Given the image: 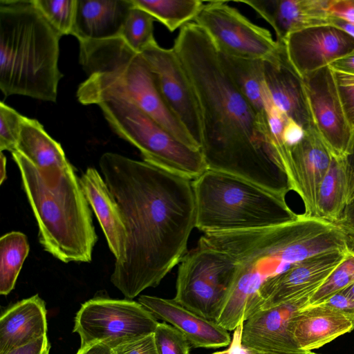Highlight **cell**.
<instances>
[{"label": "cell", "mask_w": 354, "mask_h": 354, "mask_svg": "<svg viewBox=\"0 0 354 354\" xmlns=\"http://www.w3.org/2000/svg\"><path fill=\"white\" fill-rule=\"evenodd\" d=\"M99 167L127 233L124 257L110 279L132 300L159 285L187 252L196 222L192 180L113 152L103 153Z\"/></svg>", "instance_id": "cell-1"}, {"label": "cell", "mask_w": 354, "mask_h": 354, "mask_svg": "<svg viewBox=\"0 0 354 354\" xmlns=\"http://www.w3.org/2000/svg\"><path fill=\"white\" fill-rule=\"evenodd\" d=\"M172 48L198 97L201 151L207 169L243 178L286 197L291 188L268 125L234 83L207 33L196 23L187 24Z\"/></svg>", "instance_id": "cell-2"}, {"label": "cell", "mask_w": 354, "mask_h": 354, "mask_svg": "<svg viewBox=\"0 0 354 354\" xmlns=\"http://www.w3.org/2000/svg\"><path fill=\"white\" fill-rule=\"evenodd\" d=\"M198 241L227 253L239 266L220 310L221 317L233 324L243 319L248 301L265 281L306 259L344 246L337 225L304 214L276 226L204 233Z\"/></svg>", "instance_id": "cell-3"}, {"label": "cell", "mask_w": 354, "mask_h": 354, "mask_svg": "<svg viewBox=\"0 0 354 354\" xmlns=\"http://www.w3.org/2000/svg\"><path fill=\"white\" fill-rule=\"evenodd\" d=\"M62 37L34 0L0 1V89L5 97L56 102Z\"/></svg>", "instance_id": "cell-4"}, {"label": "cell", "mask_w": 354, "mask_h": 354, "mask_svg": "<svg viewBox=\"0 0 354 354\" xmlns=\"http://www.w3.org/2000/svg\"><path fill=\"white\" fill-rule=\"evenodd\" d=\"M79 43L80 63L88 75L77 91L81 104L97 105L110 97L122 99L139 107L182 142L199 148L167 105L141 53L121 37Z\"/></svg>", "instance_id": "cell-5"}, {"label": "cell", "mask_w": 354, "mask_h": 354, "mask_svg": "<svg viewBox=\"0 0 354 354\" xmlns=\"http://www.w3.org/2000/svg\"><path fill=\"white\" fill-rule=\"evenodd\" d=\"M11 153L44 250L65 263L91 262L97 236L91 206L73 165L69 163L59 182L50 187L24 156L17 151Z\"/></svg>", "instance_id": "cell-6"}, {"label": "cell", "mask_w": 354, "mask_h": 354, "mask_svg": "<svg viewBox=\"0 0 354 354\" xmlns=\"http://www.w3.org/2000/svg\"><path fill=\"white\" fill-rule=\"evenodd\" d=\"M192 186L195 227L203 233L276 226L299 216L285 197L230 174L207 169Z\"/></svg>", "instance_id": "cell-7"}, {"label": "cell", "mask_w": 354, "mask_h": 354, "mask_svg": "<svg viewBox=\"0 0 354 354\" xmlns=\"http://www.w3.org/2000/svg\"><path fill=\"white\" fill-rule=\"evenodd\" d=\"M97 105L113 131L136 147L143 161L192 180L207 169L201 149L178 140L134 104L110 97Z\"/></svg>", "instance_id": "cell-8"}, {"label": "cell", "mask_w": 354, "mask_h": 354, "mask_svg": "<svg viewBox=\"0 0 354 354\" xmlns=\"http://www.w3.org/2000/svg\"><path fill=\"white\" fill-rule=\"evenodd\" d=\"M239 266L227 253L200 241L179 263L174 301L214 321L235 280Z\"/></svg>", "instance_id": "cell-9"}, {"label": "cell", "mask_w": 354, "mask_h": 354, "mask_svg": "<svg viewBox=\"0 0 354 354\" xmlns=\"http://www.w3.org/2000/svg\"><path fill=\"white\" fill-rule=\"evenodd\" d=\"M158 323L139 302L96 297L82 305L73 331L80 337V347L102 343L113 349L153 334Z\"/></svg>", "instance_id": "cell-10"}, {"label": "cell", "mask_w": 354, "mask_h": 354, "mask_svg": "<svg viewBox=\"0 0 354 354\" xmlns=\"http://www.w3.org/2000/svg\"><path fill=\"white\" fill-rule=\"evenodd\" d=\"M194 21L207 33L223 55L264 59L278 46L268 30L253 24L227 1L205 3Z\"/></svg>", "instance_id": "cell-11"}, {"label": "cell", "mask_w": 354, "mask_h": 354, "mask_svg": "<svg viewBox=\"0 0 354 354\" xmlns=\"http://www.w3.org/2000/svg\"><path fill=\"white\" fill-rule=\"evenodd\" d=\"M167 105L201 148V111L193 84L175 50L158 43L142 53Z\"/></svg>", "instance_id": "cell-12"}, {"label": "cell", "mask_w": 354, "mask_h": 354, "mask_svg": "<svg viewBox=\"0 0 354 354\" xmlns=\"http://www.w3.org/2000/svg\"><path fill=\"white\" fill-rule=\"evenodd\" d=\"M348 254L334 251L315 255L265 281L248 301L243 321L259 310L314 293Z\"/></svg>", "instance_id": "cell-13"}, {"label": "cell", "mask_w": 354, "mask_h": 354, "mask_svg": "<svg viewBox=\"0 0 354 354\" xmlns=\"http://www.w3.org/2000/svg\"><path fill=\"white\" fill-rule=\"evenodd\" d=\"M302 77L319 135L333 156L344 158L353 129L344 111L333 70L327 66Z\"/></svg>", "instance_id": "cell-14"}, {"label": "cell", "mask_w": 354, "mask_h": 354, "mask_svg": "<svg viewBox=\"0 0 354 354\" xmlns=\"http://www.w3.org/2000/svg\"><path fill=\"white\" fill-rule=\"evenodd\" d=\"M313 293L259 310L243 324L240 344L245 351H299L291 332L295 314L309 305Z\"/></svg>", "instance_id": "cell-15"}, {"label": "cell", "mask_w": 354, "mask_h": 354, "mask_svg": "<svg viewBox=\"0 0 354 354\" xmlns=\"http://www.w3.org/2000/svg\"><path fill=\"white\" fill-rule=\"evenodd\" d=\"M282 42L290 62L301 76L354 53V37L333 25L301 30L290 34Z\"/></svg>", "instance_id": "cell-16"}, {"label": "cell", "mask_w": 354, "mask_h": 354, "mask_svg": "<svg viewBox=\"0 0 354 354\" xmlns=\"http://www.w3.org/2000/svg\"><path fill=\"white\" fill-rule=\"evenodd\" d=\"M277 42L274 53L263 59L264 81L270 96L275 105L304 131L317 130L303 77L290 62L284 43Z\"/></svg>", "instance_id": "cell-17"}, {"label": "cell", "mask_w": 354, "mask_h": 354, "mask_svg": "<svg viewBox=\"0 0 354 354\" xmlns=\"http://www.w3.org/2000/svg\"><path fill=\"white\" fill-rule=\"evenodd\" d=\"M332 156L316 129L304 131L302 138L289 148L290 185L301 198L306 216L316 217L318 188Z\"/></svg>", "instance_id": "cell-18"}, {"label": "cell", "mask_w": 354, "mask_h": 354, "mask_svg": "<svg viewBox=\"0 0 354 354\" xmlns=\"http://www.w3.org/2000/svg\"><path fill=\"white\" fill-rule=\"evenodd\" d=\"M331 0L236 1L252 8L274 29L282 42L291 33L317 26L332 25Z\"/></svg>", "instance_id": "cell-19"}, {"label": "cell", "mask_w": 354, "mask_h": 354, "mask_svg": "<svg viewBox=\"0 0 354 354\" xmlns=\"http://www.w3.org/2000/svg\"><path fill=\"white\" fill-rule=\"evenodd\" d=\"M138 302L156 318L169 323L182 333L194 348H220L231 344L227 330L184 308L174 299L140 295Z\"/></svg>", "instance_id": "cell-20"}, {"label": "cell", "mask_w": 354, "mask_h": 354, "mask_svg": "<svg viewBox=\"0 0 354 354\" xmlns=\"http://www.w3.org/2000/svg\"><path fill=\"white\" fill-rule=\"evenodd\" d=\"M354 328V317L323 304L308 305L291 322V332L299 348L311 351Z\"/></svg>", "instance_id": "cell-21"}, {"label": "cell", "mask_w": 354, "mask_h": 354, "mask_svg": "<svg viewBox=\"0 0 354 354\" xmlns=\"http://www.w3.org/2000/svg\"><path fill=\"white\" fill-rule=\"evenodd\" d=\"M80 178L84 193L102 227L109 248L115 261H120L125 255L127 233L118 204L95 168H87Z\"/></svg>", "instance_id": "cell-22"}, {"label": "cell", "mask_w": 354, "mask_h": 354, "mask_svg": "<svg viewBox=\"0 0 354 354\" xmlns=\"http://www.w3.org/2000/svg\"><path fill=\"white\" fill-rule=\"evenodd\" d=\"M132 0H77L72 35L79 41L120 37Z\"/></svg>", "instance_id": "cell-23"}, {"label": "cell", "mask_w": 354, "mask_h": 354, "mask_svg": "<svg viewBox=\"0 0 354 354\" xmlns=\"http://www.w3.org/2000/svg\"><path fill=\"white\" fill-rule=\"evenodd\" d=\"M44 301L35 295L7 308L0 317V354L30 344L46 335Z\"/></svg>", "instance_id": "cell-24"}, {"label": "cell", "mask_w": 354, "mask_h": 354, "mask_svg": "<svg viewBox=\"0 0 354 354\" xmlns=\"http://www.w3.org/2000/svg\"><path fill=\"white\" fill-rule=\"evenodd\" d=\"M17 151L35 167L50 187L59 182L70 163L61 145L47 133L39 121L27 117L21 124Z\"/></svg>", "instance_id": "cell-25"}, {"label": "cell", "mask_w": 354, "mask_h": 354, "mask_svg": "<svg viewBox=\"0 0 354 354\" xmlns=\"http://www.w3.org/2000/svg\"><path fill=\"white\" fill-rule=\"evenodd\" d=\"M349 199L345 160L333 155L330 166L318 188L316 217L338 224Z\"/></svg>", "instance_id": "cell-26"}, {"label": "cell", "mask_w": 354, "mask_h": 354, "mask_svg": "<svg viewBox=\"0 0 354 354\" xmlns=\"http://www.w3.org/2000/svg\"><path fill=\"white\" fill-rule=\"evenodd\" d=\"M220 54L234 83L260 120L267 124L263 96V59H244Z\"/></svg>", "instance_id": "cell-27"}, {"label": "cell", "mask_w": 354, "mask_h": 354, "mask_svg": "<svg viewBox=\"0 0 354 354\" xmlns=\"http://www.w3.org/2000/svg\"><path fill=\"white\" fill-rule=\"evenodd\" d=\"M132 2L162 24L170 32L194 21L205 3L200 0H132Z\"/></svg>", "instance_id": "cell-28"}, {"label": "cell", "mask_w": 354, "mask_h": 354, "mask_svg": "<svg viewBox=\"0 0 354 354\" xmlns=\"http://www.w3.org/2000/svg\"><path fill=\"white\" fill-rule=\"evenodd\" d=\"M30 250L26 236L13 231L0 239V294L8 295L15 288Z\"/></svg>", "instance_id": "cell-29"}, {"label": "cell", "mask_w": 354, "mask_h": 354, "mask_svg": "<svg viewBox=\"0 0 354 354\" xmlns=\"http://www.w3.org/2000/svg\"><path fill=\"white\" fill-rule=\"evenodd\" d=\"M155 20L147 12L133 5L124 22L120 37L132 50L142 53L157 44L153 35Z\"/></svg>", "instance_id": "cell-30"}, {"label": "cell", "mask_w": 354, "mask_h": 354, "mask_svg": "<svg viewBox=\"0 0 354 354\" xmlns=\"http://www.w3.org/2000/svg\"><path fill=\"white\" fill-rule=\"evenodd\" d=\"M35 4L50 26L62 36L71 35L77 0H34Z\"/></svg>", "instance_id": "cell-31"}, {"label": "cell", "mask_w": 354, "mask_h": 354, "mask_svg": "<svg viewBox=\"0 0 354 354\" xmlns=\"http://www.w3.org/2000/svg\"><path fill=\"white\" fill-rule=\"evenodd\" d=\"M354 283V257H347L332 272L326 281L311 296L309 304L322 303L332 295Z\"/></svg>", "instance_id": "cell-32"}, {"label": "cell", "mask_w": 354, "mask_h": 354, "mask_svg": "<svg viewBox=\"0 0 354 354\" xmlns=\"http://www.w3.org/2000/svg\"><path fill=\"white\" fill-rule=\"evenodd\" d=\"M25 116L1 102L0 103V150L11 153L17 151L21 124Z\"/></svg>", "instance_id": "cell-33"}, {"label": "cell", "mask_w": 354, "mask_h": 354, "mask_svg": "<svg viewBox=\"0 0 354 354\" xmlns=\"http://www.w3.org/2000/svg\"><path fill=\"white\" fill-rule=\"evenodd\" d=\"M153 337L158 354H189V342L171 325L158 323Z\"/></svg>", "instance_id": "cell-34"}, {"label": "cell", "mask_w": 354, "mask_h": 354, "mask_svg": "<svg viewBox=\"0 0 354 354\" xmlns=\"http://www.w3.org/2000/svg\"><path fill=\"white\" fill-rule=\"evenodd\" d=\"M340 100L347 120L354 129V75L334 71Z\"/></svg>", "instance_id": "cell-35"}, {"label": "cell", "mask_w": 354, "mask_h": 354, "mask_svg": "<svg viewBox=\"0 0 354 354\" xmlns=\"http://www.w3.org/2000/svg\"><path fill=\"white\" fill-rule=\"evenodd\" d=\"M112 350L114 354H158L153 333L120 344Z\"/></svg>", "instance_id": "cell-36"}, {"label": "cell", "mask_w": 354, "mask_h": 354, "mask_svg": "<svg viewBox=\"0 0 354 354\" xmlns=\"http://www.w3.org/2000/svg\"><path fill=\"white\" fill-rule=\"evenodd\" d=\"M321 304L333 307L347 315L354 317V298L342 290L332 295Z\"/></svg>", "instance_id": "cell-37"}, {"label": "cell", "mask_w": 354, "mask_h": 354, "mask_svg": "<svg viewBox=\"0 0 354 354\" xmlns=\"http://www.w3.org/2000/svg\"><path fill=\"white\" fill-rule=\"evenodd\" d=\"M329 13L354 25V0H331Z\"/></svg>", "instance_id": "cell-38"}, {"label": "cell", "mask_w": 354, "mask_h": 354, "mask_svg": "<svg viewBox=\"0 0 354 354\" xmlns=\"http://www.w3.org/2000/svg\"><path fill=\"white\" fill-rule=\"evenodd\" d=\"M50 344L47 335L37 340L10 351L6 354H50Z\"/></svg>", "instance_id": "cell-39"}, {"label": "cell", "mask_w": 354, "mask_h": 354, "mask_svg": "<svg viewBox=\"0 0 354 354\" xmlns=\"http://www.w3.org/2000/svg\"><path fill=\"white\" fill-rule=\"evenodd\" d=\"M304 130L294 120L288 118L283 128L282 138L285 146L290 147L297 144L304 136Z\"/></svg>", "instance_id": "cell-40"}, {"label": "cell", "mask_w": 354, "mask_h": 354, "mask_svg": "<svg viewBox=\"0 0 354 354\" xmlns=\"http://www.w3.org/2000/svg\"><path fill=\"white\" fill-rule=\"evenodd\" d=\"M349 188V199L354 196V129L348 152L344 158Z\"/></svg>", "instance_id": "cell-41"}, {"label": "cell", "mask_w": 354, "mask_h": 354, "mask_svg": "<svg viewBox=\"0 0 354 354\" xmlns=\"http://www.w3.org/2000/svg\"><path fill=\"white\" fill-rule=\"evenodd\" d=\"M337 225L344 230L354 232V196L348 201Z\"/></svg>", "instance_id": "cell-42"}, {"label": "cell", "mask_w": 354, "mask_h": 354, "mask_svg": "<svg viewBox=\"0 0 354 354\" xmlns=\"http://www.w3.org/2000/svg\"><path fill=\"white\" fill-rule=\"evenodd\" d=\"M329 66L334 71L354 75V53L333 62Z\"/></svg>", "instance_id": "cell-43"}, {"label": "cell", "mask_w": 354, "mask_h": 354, "mask_svg": "<svg viewBox=\"0 0 354 354\" xmlns=\"http://www.w3.org/2000/svg\"><path fill=\"white\" fill-rule=\"evenodd\" d=\"M76 354H114L112 348L102 344H92L80 347Z\"/></svg>", "instance_id": "cell-44"}, {"label": "cell", "mask_w": 354, "mask_h": 354, "mask_svg": "<svg viewBox=\"0 0 354 354\" xmlns=\"http://www.w3.org/2000/svg\"><path fill=\"white\" fill-rule=\"evenodd\" d=\"M331 24L343 30L353 37H354V25L352 24L335 17H331Z\"/></svg>", "instance_id": "cell-45"}, {"label": "cell", "mask_w": 354, "mask_h": 354, "mask_svg": "<svg viewBox=\"0 0 354 354\" xmlns=\"http://www.w3.org/2000/svg\"><path fill=\"white\" fill-rule=\"evenodd\" d=\"M344 230V229H343ZM345 232V244L347 252L354 257V232L344 230Z\"/></svg>", "instance_id": "cell-46"}, {"label": "cell", "mask_w": 354, "mask_h": 354, "mask_svg": "<svg viewBox=\"0 0 354 354\" xmlns=\"http://www.w3.org/2000/svg\"><path fill=\"white\" fill-rule=\"evenodd\" d=\"M245 351V350H244ZM246 354H317L311 351H281V352H261L256 351H245Z\"/></svg>", "instance_id": "cell-47"}, {"label": "cell", "mask_w": 354, "mask_h": 354, "mask_svg": "<svg viewBox=\"0 0 354 354\" xmlns=\"http://www.w3.org/2000/svg\"><path fill=\"white\" fill-rule=\"evenodd\" d=\"M6 178V157L1 151L0 156V185L3 184Z\"/></svg>", "instance_id": "cell-48"}, {"label": "cell", "mask_w": 354, "mask_h": 354, "mask_svg": "<svg viewBox=\"0 0 354 354\" xmlns=\"http://www.w3.org/2000/svg\"><path fill=\"white\" fill-rule=\"evenodd\" d=\"M342 291H344L345 293H346L350 297L354 298V283L353 284H351L350 286H348V288L343 290Z\"/></svg>", "instance_id": "cell-49"}, {"label": "cell", "mask_w": 354, "mask_h": 354, "mask_svg": "<svg viewBox=\"0 0 354 354\" xmlns=\"http://www.w3.org/2000/svg\"><path fill=\"white\" fill-rule=\"evenodd\" d=\"M234 354H246L245 351L241 348L240 344V338L238 341L235 351Z\"/></svg>", "instance_id": "cell-50"}, {"label": "cell", "mask_w": 354, "mask_h": 354, "mask_svg": "<svg viewBox=\"0 0 354 354\" xmlns=\"http://www.w3.org/2000/svg\"><path fill=\"white\" fill-rule=\"evenodd\" d=\"M236 349V348H235Z\"/></svg>", "instance_id": "cell-51"}]
</instances>
